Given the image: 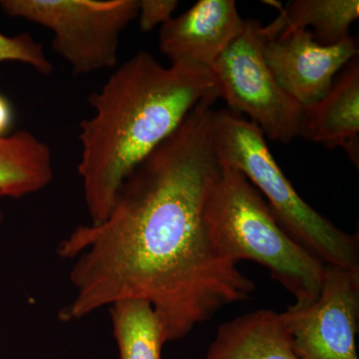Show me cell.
<instances>
[{
	"label": "cell",
	"mask_w": 359,
	"mask_h": 359,
	"mask_svg": "<svg viewBox=\"0 0 359 359\" xmlns=\"http://www.w3.org/2000/svg\"><path fill=\"white\" fill-rule=\"evenodd\" d=\"M218 99L201 101L135 168L102 222L78 226L59 244L58 256L74 261V297L59 320L143 299L159 316L167 342L176 341L254 292V282L219 254L205 224L222 167L212 133Z\"/></svg>",
	"instance_id": "obj_1"
},
{
	"label": "cell",
	"mask_w": 359,
	"mask_h": 359,
	"mask_svg": "<svg viewBox=\"0 0 359 359\" xmlns=\"http://www.w3.org/2000/svg\"><path fill=\"white\" fill-rule=\"evenodd\" d=\"M214 95L219 93L210 69L165 67L147 51L116 68L89 97L93 115L79 125L78 174L90 224L107 217L129 174L201 101Z\"/></svg>",
	"instance_id": "obj_2"
},
{
	"label": "cell",
	"mask_w": 359,
	"mask_h": 359,
	"mask_svg": "<svg viewBox=\"0 0 359 359\" xmlns=\"http://www.w3.org/2000/svg\"><path fill=\"white\" fill-rule=\"evenodd\" d=\"M221 162V161H219ZM221 173L205 204L209 237L231 263L249 259L304 306L320 295L325 264L290 237L263 196L235 168L221 162Z\"/></svg>",
	"instance_id": "obj_3"
},
{
	"label": "cell",
	"mask_w": 359,
	"mask_h": 359,
	"mask_svg": "<svg viewBox=\"0 0 359 359\" xmlns=\"http://www.w3.org/2000/svg\"><path fill=\"white\" fill-rule=\"evenodd\" d=\"M212 133L219 160L244 175L295 242L323 264L359 269L358 235L340 230L302 200L259 127L229 109L214 110Z\"/></svg>",
	"instance_id": "obj_4"
},
{
	"label": "cell",
	"mask_w": 359,
	"mask_h": 359,
	"mask_svg": "<svg viewBox=\"0 0 359 359\" xmlns=\"http://www.w3.org/2000/svg\"><path fill=\"white\" fill-rule=\"evenodd\" d=\"M285 28L283 9L268 26L245 20V28L210 68L219 98L236 114L249 116L266 139L289 144L299 137L302 106L276 81L264 60L266 42Z\"/></svg>",
	"instance_id": "obj_5"
},
{
	"label": "cell",
	"mask_w": 359,
	"mask_h": 359,
	"mask_svg": "<svg viewBox=\"0 0 359 359\" xmlns=\"http://www.w3.org/2000/svg\"><path fill=\"white\" fill-rule=\"evenodd\" d=\"M11 18L50 30L52 47L75 74L115 68L122 32L138 16L139 0H1Z\"/></svg>",
	"instance_id": "obj_6"
},
{
	"label": "cell",
	"mask_w": 359,
	"mask_h": 359,
	"mask_svg": "<svg viewBox=\"0 0 359 359\" xmlns=\"http://www.w3.org/2000/svg\"><path fill=\"white\" fill-rule=\"evenodd\" d=\"M301 359H359V269L325 264L320 295L280 313Z\"/></svg>",
	"instance_id": "obj_7"
},
{
	"label": "cell",
	"mask_w": 359,
	"mask_h": 359,
	"mask_svg": "<svg viewBox=\"0 0 359 359\" xmlns=\"http://www.w3.org/2000/svg\"><path fill=\"white\" fill-rule=\"evenodd\" d=\"M358 54L353 37L325 46L316 41L309 29H283L266 42L264 50L278 83L302 107L323 99L340 70Z\"/></svg>",
	"instance_id": "obj_8"
},
{
	"label": "cell",
	"mask_w": 359,
	"mask_h": 359,
	"mask_svg": "<svg viewBox=\"0 0 359 359\" xmlns=\"http://www.w3.org/2000/svg\"><path fill=\"white\" fill-rule=\"evenodd\" d=\"M244 28L233 0H199L161 26L160 50L171 65L210 69Z\"/></svg>",
	"instance_id": "obj_9"
},
{
	"label": "cell",
	"mask_w": 359,
	"mask_h": 359,
	"mask_svg": "<svg viewBox=\"0 0 359 359\" xmlns=\"http://www.w3.org/2000/svg\"><path fill=\"white\" fill-rule=\"evenodd\" d=\"M299 136L332 150L344 149L358 169V56L340 70L323 99L302 107Z\"/></svg>",
	"instance_id": "obj_10"
},
{
	"label": "cell",
	"mask_w": 359,
	"mask_h": 359,
	"mask_svg": "<svg viewBox=\"0 0 359 359\" xmlns=\"http://www.w3.org/2000/svg\"><path fill=\"white\" fill-rule=\"evenodd\" d=\"M205 359H301L280 313L257 309L224 323Z\"/></svg>",
	"instance_id": "obj_11"
},
{
	"label": "cell",
	"mask_w": 359,
	"mask_h": 359,
	"mask_svg": "<svg viewBox=\"0 0 359 359\" xmlns=\"http://www.w3.org/2000/svg\"><path fill=\"white\" fill-rule=\"evenodd\" d=\"M51 149L32 132L0 137V197L21 199L53 180Z\"/></svg>",
	"instance_id": "obj_12"
},
{
	"label": "cell",
	"mask_w": 359,
	"mask_h": 359,
	"mask_svg": "<svg viewBox=\"0 0 359 359\" xmlns=\"http://www.w3.org/2000/svg\"><path fill=\"white\" fill-rule=\"evenodd\" d=\"M109 308L120 359H161L166 335L152 304L130 299L116 302Z\"/></svg>",
	"instance_id": "obj_13"
},
{
	"label": "cell",
	"mask_w": 359,
	"mask_h": 359,
	"mask_svg": "<svg viewBox=\"0 0 359 359\" xmlns=\"http://www.w3.org/2000/svg\"><path fill=\"white\" fill-rule=\"evenodd\" d=\"M287 30L313 28L314 39L325 46L348 39L359 18L358 0H294L283 7Z\"/></svg>",
	"instance_id": "obj_14"
},
{
	"label": "cell",
	"mask_w": 359,
	"mask_h": 359,
	"mask_svg": "<svg viewBox=\"0 0 359 359\" xmlns=\"http://www.w3.org/2000/svg\"><path fill=\"white\" fill-rule=\"evenodd\" d=\"M6 61L23 63L42 75H49L53 71V65L47 57L43 45L29 33L14 36L0 33V62Z\"/></svg>",
	"instance_id": "obj_15"
},
{
	"label": "cell",
	"mask_w": 359,
	"mask_h": 359,
	"mask_svg": "<svg viewBox=\"0 0 359 359\" xmlns=\"http://www.w3.org/2000/svg\"><path fill=\"white\" fill-rule=\"evenodd\" d=\"M177 0H139V25L142 32H151L155 26L168 22L176 11Z\"/></svg>",
	"instance_id": "obj_16"
},
{
	"label": "cell",
	"mask_w": 359,
	"mask_h": 359,
	"mask_svg": "<svg viewBox=\"0 0 359 359\" xmlns=\"http://www.w3.org/2000/svg\"><path fill=\"white\" fill-rule=\"evenodd\" d=\"M13 123V110L8 101L0 94V137L11 128Z\"/></svg>",
	"instance_id": "obj_17"
},
{
	"label": "cell",
	"mask_w": 359,
	"mask_h": 359,
	"mask_svg": "<svg viewBox=\"0 0 359 359\" xmlns=\"http://www.w3.org/2000/svg\"><path fill=\"white\" fill-rule=\"evenodd\" d=\"M2 222H4V214L0 211V224H1Z\"/></svg>",
	"instance_id": "obj_18"
}]
</instances>
